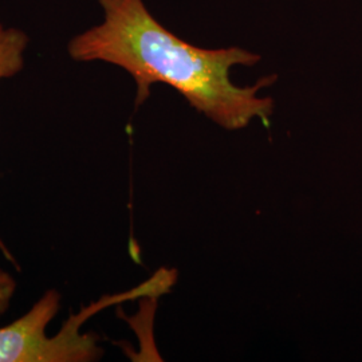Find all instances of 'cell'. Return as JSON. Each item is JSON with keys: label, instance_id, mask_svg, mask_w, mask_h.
I'll use <instances>...</instances> for the list:
<instances>
[{"label": "cell", "instance_id": "obj_1", "mask_svg": "<svg viewBox=\"0 0 362 362\" xmlns=\"http://www.w3.org/2000/svg\"><path fill=\"white\" fill-rule=\"evenodd\" d=\"M98 1L104 22L71 39L69 54L79 62L103 61L128 71L137 86V106L155 83H164L224 129H245L257 118L270 125L274 101L259 91L272 86L276 76L246 88L230 78L233 67L255 66L260 55L240 47H196L163 26L144 0Z\"/></svg>", "mask_w": 362, "mask_h": 362}, {"label": "cell", "instance_id": "obj_2", "mask_svg": "<svg viewBox=\"0 0 362 362\" xmlns=\"http://www.w3.org/2000/svg\"><path fill=\"white\" fill-rule=\"evenodd\" d=\"M149 286L143 284L125 294L105 297L73 314L57 336L49 338L46 327L59 310L61 296L50 290L31 310L8 326L0 327V362H90L100 360L103 349L98 338L81 333V326L93 314L125 299L149 296Z\"/></svg>", "mask_w": 362, "mask_h": 362}, {"label": "cell", "instance_id": "obj_4", "mask_svg": "<svg viewBox=\"0 0 362 362\" xmlns=\"http://www.w3.org/2000/svg\"><path fill=\"white\" fill-rule=\"evenodd\" d=\"M16 288V284L8 272L0 270V317L7 311L11 298Z\"/></svg>", "mask_w": 362, "mask_h": 362}, {"label": "cell", "instance_id": "obj_3", "mask_svg": "<svg viewBox=\"0 0 362 362\" xmlns=\"http://www.w3.org/2000/svg\"><path fill=\"white\" fill-rule=\"evenodd\" d=\"M27 45L28 38L23 31L0 23V79L13 77L23 69ZM0 248L10 258L1 242Z\"/></svg>", "mask_w": 362, "mask_h": 362}]
</instances>
